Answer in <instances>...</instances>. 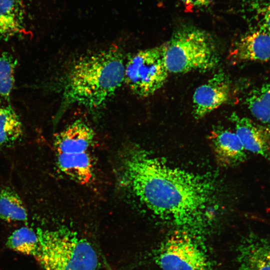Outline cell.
I'll return each mask as SVG.
<instances>
[{
  "instance_id": "1",
  "label": "cell",
  "mask_w": 270,
  "mask_h": 270,
  "mask_svg": "<svg viewBox=\"0 0 270 270\" xmlns=\"http://www.w3.org/2000/svg\"><path fill=\"white\" fill-rule=\"evenodd\" d=\"M119 183L160 220L202 236L216 210L214 184L170 165L136 144L124 146L118 162Z\"/></svg>"
},
{
  "instance_id": "2",
  "label": "cell",
  "mask_w": 270,
  "mask_h": 270,
  "mask_svg": "<svg viewBox=\"0 0 270 270\" xmlns=\"http://www.w3.org/2000/svg\"><path fill=\"white\" fill-rule=\"evenodd\" d=\"M125 62L116 46L84 56L66 74L58 115L77 104L100 108L124 82Z\"/></svg>"
},
{
  "instance_id": "3",
  "label": "cell",
  "mask_w": 270,
  "mask_h": 270,
  "mask_svg": "<svg viewBox=\"0 0 270 270\" xmlns=\"http://www.w3.org/2000/svg\"><path fill=\"white\" fill-rule=\"evenodd\" d=\"M35 254L44 270H96L98 258L88 240L68 228L39 230Z\"/></svg>"
},
{
  "instance_id": "4",
  "label": "cell",
  "mask_w": 270,
  "mask_h": 270,
  "mask_svg": "<svg viewBox=\"0 0 270 270\" xmlns=\"http://www.w3.org/2000/svg\"><path fill=\"white\" fill-rule=\"evenodd\" d=\"M162 46L168 72H204L216 68L220 61L210 35L193 26L180 28Z\"/></svg>"
},
{
  "instance_id": "5",
  "label": "cell",
  "mask_w": 270,
  "mask_h": 270,
  "mask_svg": "<svg viewBox=\"0 0 270 270\" xmlns=\"http://www.w3.org/2000/svg\"><path fill=\"white\" fill-rule=\"evenodd\" d=\"M200 236L176 230L161 243L156 262L162 270H211Z\"/></svg>"
},
{
  "instance_id": "6",
  "label": "cell",
  "mask_w": 270,
  "mask_h": 270,
  "mask_svg": "<svg viewBox=\"0 0 270 270\" xmlns=\"http://www.w3.org/2000/svg\"><path fill=\"white\" fill-rule=\"evenodd\" d=\"M168 73L162 45L130 56L125 62L124 82L136 96L146 98L164 85Z\"/></svg>"
},
{
  "instance_id": "7",
  "label": "cell",
  "mask_w": 270,
  "mask_h": 270,
  "mask_svg": "<svg viewBox=\"0 0 270 270\" xmlns=\"http://www.w3.org/2000/svg\"><path fill=\"white\" fill-rule=\"evenodd\" d=\"M94 130L78 120L57 134L54 140L56 160L84 161L92 158L90 149L94 138Z\"/></svg>"
},
{
  "instance_id": "8",
  "label": "cell",
  "mask_w": 270,
  "mask_h": 270,
  "mask_svg": "<svg viewBox=\"0 0 270 270\" xmlns=\"http://www.w3.org/2000/svg\"><path fill=\"white\" fill-rule=\"evenodd\" d=\"M230 93L229 78L224 72L218 71L194 93L192 113L195 118H202L226 102Z\"/></svg>"
},
{
  "instance_id": "9",
  "label": "cell",
  "mask_w": 270,
  "mask_h": 270,
  "mask_svg": "<svg viewBox=\"0 0 270 270\" xmlns=\"http://www.w3.org/2000/svg\"><path fill=\"white\" fill-rule=\"evenodd\" d=\"M238 270H270V240L251 232L236 250Z\"/></svg>"
},
{
  "instance_id": "10",
  "label": "cell",
  "mask_w": 270,
  "mask_h": 270,
  "mask_svg": "<svg viewBox=\"0 0 270 270\" xmlns=\"http://www.w3.org/2000/svg\"><path fill=\"white\" fill-rule=\"evenodd\" d=\"M234 62H266L270 60V32L258 27L242 36L229 56Z\"/></svg>"
},
{
  "instance_id": "11",
  "label": "cell",
  "mask_w": 270,
  "mask_h": 270,
  "mask_svg": "<svg viewBox=\"0 0 270 270\" xmlns=\"http://www.w3.org/2000/svg\"><path fill=\"white\" fill-rule=\"evenodd\" d=\"M235 127V132L246 150L270 158V129L250 119L232 113L230 118Z\"/></svg>"
},
{
  "instance_id": "12",
  "label": "cell",
  "mask_w": 270,
  "mask_h": 270,
  "mask_svg": "<svg viewBox=\"0 0 270 270\" xmlns=\"http://www.w3.org/2000/svg\"><path fill=\"white\" fill-rule=\"evenodd\" d=\"M210 139L216 158L222 166H235L246 159V150L235 132L216 128L212 131Z\"/></svg>"
},
{
  "instance_id": "13",
  "label": "cell",
  "mask_w": 270,
  "mask_h": 270,
  "mask_svg": "<svg viewBox=\"0 0 270 270\" xmlns=\"http://www.w3.org/2000/svg\"><path fill=\"white\" fill-rule=\"evenodd\" d=\"M25 14L22 0H0V40L24 32Z\"/></svg>"
},
{
  "instance_id": "14",
  "label": "cell",
  "mask_w": 270,
  "mask_h": 270,
  "mask_svg": "<svg viewBox=\"0 0 270 270\" xmlns=\"http://www.w3.org/2000/svg\"><path fill=\"white\" fill-rule=\"evenodd\" d=\"M21 120L9 104L0 106V147H8L20 140L23 135Z\"/></svg>"
},
{
  "instance_id": "15",
  "label": "cell",
  "mask_w": 270,
  "mask_h": 270,
  "mask_svg": "<svg viewBox=\"0 0 270 270\" xmlns=\"http://www.w3.org/2000/svg\"><path fill=\"white\" fill-rule=\"evenodd\" d=\"M0 218L7 222L28 220V212L22 199L11 188L0 192Z\"/></svg>"
},
{
  "instance_id": "16",
  "label": "cell",
  "mask_w": 270,
  "mask_h": 270,
  "mask_svg": "<svg viewBox=\"0 0 270 270\" xmlns=\"http://www.w3.org/2000/svg\"><path fill=\"white\" fill-rule=\"evenodd\" d=\"M246 102L254 116L262 123L270 124V82L252 90Z\"/></svg>"
},
{
  "instance_id": "17",
  "label": "cell",
  "mask_w": 270,
  "mask_h": 270,
  "mask_svg": "<svg viewBox=\"0 0 270 270\" xmlns=\"http://www.w3.org/2000/svg\"><path fill=\"white\" fill-rule=\"evenodd\" d=\"M38 242V234L32 229L24 226L14 230L8 237L6 244L12 250L34 256Z\"/></svg>"
},
{
  "instance_id": "18",
  "label": "cell",
  "mask_w": 270,
  "mask_h": 270,
  "mask_svg": "<svg viewBox=\"0 0 270 270\" xmlns=\"http://www.w3.org/2000/svg\"><path fill=\"white\" fill-rule=\"evenodd\" d=\"M16 59L10 53L0 54V100H8L15 82Z\"/></svg>"
},
{
  "instance_id": "19",
  "label": "cell",
  "mask_w": 270,
  "mask_h": 270,
  "mask_svg": "<svg viewBox=\"0 0 270 270\" xmlns=\"http://www.w3.org/2000/svg\"><path fill=\"white\" fill-rule=\"evenodd\" d=\"M249 8L256 27L270 32V0H250Z\"/></svg>"
},
{
  "instance_id": "20",
  "label": "cell",
  "mask_w": 270,
  "mask_h": 270,
  "mask_svg": "<svg viewBox=\"0 0 270 270\" xmlns=\"http://www.w3.org/2000/svg\"><path fill=\"white\" fill-rule=\"evenodd\" d=\"M187 10L194 8H201L208 6L210 4V0H180Z\"/></svg>"
}]
</instances>
